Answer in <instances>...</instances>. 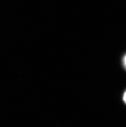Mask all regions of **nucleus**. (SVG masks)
<instances>
[{
  "mask_svg": "<svg viewBox=\"0 0 126 127\" xmlns=\"http://www.w3.org/2000/svg\"><path fill=\"white\" fill-rule=\"evenodd\" d=\"M123 63H124V65L125 66V67L126 68V55L125 56L123 59Z\"/></svg>",
  "mask_w": 126,
  "mask_h": 127,
  "instance_id": "obj_1",
  "label": "nucleus"
},
{
  "mask_svg": "<svg viewBox=\"0 0 126 127\" xmlns=\"http://www.w3.org/2000/svg\"><path fill=\"white\" fill-rule=\"evenodd\" d=\"M123 99H124V101L125 102V103H126V91L124 94V96H123Z\"/></svg>",
  "mask_w": 126,
  "mask_h": 127,
  "instance_id": "obj_2",
  "label": "nucleus"
}]
</instances>
